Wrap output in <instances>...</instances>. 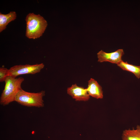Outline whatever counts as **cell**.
<instances>
[{
  "label": "cell",
  "mask_w": 140,
  "mask_h": 140,
  "mask_svg": "<svg viewBox=\"0 0 140 140\" xmlns=\"http://www.w3.org/2000/svg\"><path fill=\"white\" fill-rule=\"evenodd\" d=\"M25 20L27 37L35 39L42 35L47 25L46 21L43 17L30 13L26 16Z\"/></svg>",
  "instance_id": "1"
},
{
  "label": "cell",
  "mask_w": 140,
  "mask_h": 140,
  "mask_svg": "<svg viewBox=\"0 0 140 140\" xmlns=\"http://www.w3.org/2000/svg\"><path fill=\"white\" fill-rule=\"evenodd\" d=\"M24 80L22 77L16 78L10 76L5 80V86L0 98L1 104L5 106L15 101L16 96L22 88L21 85Z\"/></svg>",
  "instance_id": "2"
},
{
  "label": "cell",
  "mask_w": 140,
  "mask_h": 140,
  "mask_svg": "<svg viewBox=\"0 0 140 140\" xmlns=\"http://www.w3.org/2000/svg\"><path fill=\"white\" fill-rule=\"evenodd\" d=\"M45 95L44 90L37 93H30L22 89L17 94L15 101L25 106L42 107L44 106L43 97Z\"/></svg>",
  "instance_id": "3"
},
{
  "label": "cell",
  "mask_w": 140,
  "mask_h": 140,
  "mask_svg": "<svg viewBox=\"0 0 140 140\" xmlns=\"http://www.w3.org/2000/svg\"><path fill=\"white\" fill-rule=\"evenodd\" d=\"M44 66L42 63L30 65L14 66L9 69V76L16 78L18 76L25 74H35L39 73Z\"/></svg>",
  "instance_id": "4"
},
{
  "label": "cell",
  "mask_w": 140,
  "mask_h": 140,
  "mask_svg": "<svg viewBox=\"0 0 140 140\" xmlns=\"http://www.w3.org/2000/svg\"><path fill=\"white\" fill-rule=\"evenodd\" d=\"M124 54L122 49H119L110 53H106L101 50L97 53L98 61L100 62L108 61L117 65L122 60V57Z\"/></svg>",
  "instance_id": "5"
},
{
  "label": "cell",
  "mask_w": 140,
  "mask_h": 140,
  "mask_svg": "<svg viewBox=\"0 0 140 140\" xmlns=\"http://www.w3.org/2000/svg\"><path fill=\"white\" fill-rule=\"evenodd\" d=\"M67 93L76 101H87L90 98L86 88L79 87L76 84H73L67 89Z\"/></svg>",
  "instance_id": "6"
},
{
  "label": "cell",
  "mask_w": 140,
  "mask_h": 140,
  "mask_svg": "<svg viewBox=\"0 0 140 140\" xmlns=\"http://www.w3.org/2000/svg\"><path fill=\"white\" fill-rule=\"evenodd\" d=\"M88 82V86L86 89L90 96L96 99H102L103 97L102 88L97 81L91 78Z\"/></svg>",
  "instance_id": "7"
},
{
  "label": "cell",
  "mask_w": 140,
  "mask_h": 140,
  "mask_svg": "<svg viewBox=\"0 0 140 140\" xmlns=\"http://www.w3.org/2000/svg\"><path fill=\"white\" fill-rule=\"evenodd\" d=\"M122 140H140V126L137 125L136 129H129L123 131Z\"/></svg>",
  "instance_id": "8"
},
{
  "label": "cell",
  "mask_w": 140,
  "mask_h": 140,
  "mask_svg": "<svg viewBox=\"0 0 140 140\" xmlns=\"http://www.w3.org/2000/svg\"><path fill=\"white\" fill-rule=\"evenodd\" d=\"M16 15L15 11H11L7 14L0 13V32L5 29L7 25L16 18Z\"/></svg>",
  "instance_id": "9"
},
{
  "label": "cell",
  "mask_w": 140,
  "mask_h": 140,
  "mask_svg": "<svg viewBox=\"0 0 140 140\" xmlns=\"http://www.w3.org/2000/svg\"><path fill=\"white\" fill-rule=\"evenodd\" d=\"M118 66L124 70L131 72L138 79L140 78V66H137L130 64L123 60L117 64Z\"/></svg>",
  "instance_id": "10"
},
{
  "label": "cell",
  "mask_w": 140,
  "mask_h": 140,
  "mask_svg": "<svg viewBox=\"0 0 140 140\" xmlns=\"http://www.w3.org/2000/svg\"><path fill=\"white\" fill-rule=\"evenodd\" d=\"M9 76V70L6 68L0 67V82H4L7 77Z\"/></svg>",
  "instance_id": "11"
}]
</instances>
